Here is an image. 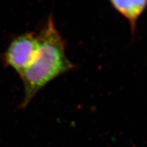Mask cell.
Returning a JSON list of instances; mask_svg holds the SVG:
<instances>
[{
  "mask_svg": "<svg viewBox=\"0 0 147 147\" xmlns=\"http://www.w3.org/2000/svg\"><path fill=\"white\" fill-rule=\"evenodd\" d=\"M38 38L39 47L34 60L20 74L25 88L24 106L50 82L75 68L67 57L65 41L52 16Z\"/></svg>",
  "mask_w": 147,
  "mask_h": 147,
  "instance_id": "obj_1",
  "label": "cell"
},
{
  "mask_svg": "<svg viewBox=\"0 0 147 147\" xmlns=\"http://www.w3.org/2000/svg\"><path fill=\"white\" fill-rule=\"evenodd\" d=\"M38 47V38L36 35L28 33L17 37L6 52V64L20 75L34 60Z\"/></svg>",
  "mask_w": 147,
  "mask_h": 147,
  "instance_id": "obj_2",
  "label": "cell"
},
{
  "mask_svg": "<svg viewBox=\"0 0 147 147\" xmlns=\"http://www.w3.org/2000/svg\"><path fill=\"white\" fill-rule=\"evenodd\" d=\"M113 8L128 22L134 35L137 22L147 7V0H109Z\"/></svg>",
  "mask_w": 147,
  "mask_h": 147,
  "instance_id": "obj_3",
  "label": "cell"
}]
</instances>
